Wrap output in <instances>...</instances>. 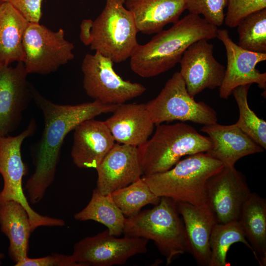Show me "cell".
<instances>
[{
	"label": "cell",
	"instance_id": "6da1fadb",
	"mask_svg": "<svg viewBox=\"0 0 266 266\" xmlns=\"http://www.w3.org/2000/svg\"><path fill=\"white\" fill-rule=\"evenodd\" d=\"M31 88L33 100L42 111L44 123L41 138L34 146V170L26 184L30 201L35 204L43 198L54 180L67 134L86 120L113 112L119 104L95 100L75 105L59 104L45 98L32 84Z\"/></svg>",
	"mask_w": 266,
	"mask_h": 266
},
{
	"label": "cell",
	"instance_id": "7a4b0ae2",
	"mask_svg": "<svg viewBox=\"0 0 266 266\" xmlns=\"http://www.w3.org/2000/svg\"><path fill=\"white\" fill-rule=\"evenodd\" d=\"M217 27L200 15L189 13L147 43L139 44L130 58L132 70L143 78L163 73L179 63L184 52L200 39L217 37Z\"/></svg>",
	"mask_w": 266,
	"mask_h": 266
},
{
	"label": "cell",
	"instance_id": "3957f363",
	"mask_svg": "<svg viewBox=\"0 0 266 266\" xmlns=\"http://www.w3.org/2000/svg\"><path fill=\"white\" fill-rule=\"evenodd\" d=\"M225 165L206 152L189 155L165 172L143 175L151 190L158 197L171 199L197 206L207 205L208 179Z\"/></svg>",
	"mask_w": 266,
	"mask_h": 266
},
{
	"label": "cell",
	"instance_id": "277c9868",
	"mask_svg": "<svg viewBox=\"0 0 266 266\" xmlns=\"http://www.w3.org/2000/svg\"><path fill=\"white\" fill-rule=\"evenodd\" d=\"M212 147L209 137L184 123L160 124L150 138L137 147L143 175L167 171L182 157L207 152Z\"/></svg>",
	"mask_w": 266,
	"mask_h": 266
},
{
	"label": "cell",
	"instance_id": "5b68a950",
	"mask_svg": "<svg viewBox=\"0 0 266 266\" xmlns=\"http://www.w3.org/2000/svg\"><path fill=\"white\" fill-rule=\"evenodd\" d=\"M123 233L153 241L166 258V265L188 252L184 223L176 202L169 198L161 197L159 203L152 209L126 218Z\"/></svg>",
	"mask_w": 266,
	"mask_h": 266
},
{
	"label": "cell",
	"instance_id": "8992f818",
	"mask_svg": "<svg viewBox=\"0 0 266 266\" xmlns=\"http://www.w3.org/2000/svg\"><path fill=\"white\" fill-rule=\"evenodd\" d=\"M125 0H105L92 29L91 49L116 63L131 58L139 45L134 17L125 7Z\"/></svg>",
	"mask_w": 266,
	"mask_h": 266
},
{
	"label": "cell",
	"instance_id": "52a82bcc",
	"mask_svg": "<svg viewBox=\"0 0 266 266\" xmlns=\"http://www.w3.org/2000/svg\"><path fill=\"white\" fill-rule=\"evenodd\" d=\"M36 124L32 119L26 129L17 135L0 138V174L3 186L0 192V202L15 200L19 202L28 213L33 232L40 226L61 227L65 225L64 220L40 215L30 205L23 188V178L27 168L21 154L24 140L32 136L36 130Z\"/></svg>",
	"mask_w": 266,
	"mask_h": 266
},
{
	"label": "cell",
	"instance_id": "ba28073f",
	"mask_svg": "<svg viewBox=\"0 0 266 266\" xmlns=\"http://www.w3.org/2000/svg\"><path fill=\"white\" fill-rule=\"evenodd\" d=\"M145 104L157 125L176 120L203 125L217 121V113L212 108L190 96L179 72H175L159 95Z\"/></svg>",
	"mask_w": 266,
	"mask_h": 266
},
{
	"label": "cell",
	"instance_id": "9c48e42d",
	"mask_svg": "<svg viewBox=\"0 0 266 266\" xmlns=\"http://www.w3.org/2000/svg\"><path fill=\"white\" fill-rule=\"evenodd\" d=\"M23 46L28 74H50L74 58V45L66 39L63 29L55 32L39 23H29Z\"/></svg>",
	"mask_w": 266,
	"mask_h": 266
},
{
	"label": "cell",
	"instance_id": "30bf717a",
	"mask_svg": "<svg viewBox=\"0 0 266 266\" xmlns=\"http://www.w3.org/2000/svg\"><path fill=\"white\" fill-rule=\"evenodd\" d=\"M81 70L86 94L101 102L120 104L141 96L146 90L141 84L124 80L115 71L113 62L98 52L85 55Z\"/></svg>",
	"mask_w": 266,
	"mask_h": 266
},
{
	"label": "cell",
	"instance_id": "8fae6325",
	"mask_svg": "<svg viewBox=\"0 0 266 266\" xmlns=\"http://www.w3.org/2000/svg\"><path fill=\"white\" fill-rule=\"evenodd\" d=\"M148 241L126 235L119 238L107 229L78 241L72 256L81 266L122 265L134 255L145 253Z\"/></svg>",
	"mask_w": 266,
	"mask_h": 266
},
{
	"label": "cell",
	"instance_id": "7c38bea8",
	"mask_svg": "<svg viewBox=\"0 0 266 266\" xmlns=\"http://www.w3.org/2000/svg\"><path fill=\"white\" fill-rule=\"evenodd\" d=\"M251 194L244 176L234 166H224L206 184L207 204L218 223L238 221Z\"/></svg>",
	"mask_w": 266,
	"mask_h": 266
},
{
	"label": "cell",
	"instance_id": "4fadbf2b",
	"mask_svg": "<svg viewBox=\"0 0 266 266\" xmlns=\"http://www.w3.org/2000/svg\"><path fill=\"white\" fill-rule=\"evenodd\" d=\"M28 73L23 62L0 66V138L14 131L33 100Z\"/></svg>",
	"mask_w": 266,
	"mask_h": 266
},
{
	"label": "cell",
	"instance_id": "5bb4252c",
	"mask_svg": "<svg viewBox=\"0 0 266 266\" xmlns=\"http://www.w3.org/2000/svg\"><path fill=\"white\" fill-rule=\"evenodd\" d=\"M208 40L191 44L179 62V72L193 98L206 89L220 87L224 77L226 68L214 58L213 45Z\"/></svg>",
	"mask_w": 266,
	"mask_h": 266
},
{
	"label": "cell",
	"instance_id": "9a60e30c",
	"mask_svg": "<svg viewBox=\"0 0 266 266\" xmlns=\"http://www.w3.org/2000/svg\"><path fill=\"white\" fill-rule=\"evenodd\" d=\"M224 44L227 65L224 77L219 87V96L227 99L236 87L246 84H257L266 89V73L257 69V65L266 60V53H259L242 49L235 43L226 29H218L217 37Z\"/></svg>",
	"mask_w": 266,
	"mask_h": 266
},
{
	"label": "cell",
	"instance_id": "2e32d148",
	"mask_svg": "<svg viewBox=\"0 0 266 266\" xmlns=\"http://www.w3.org/2000/svg\"><path fill=\"white\" fill-rule=\"evenodd\" d=\"M97 190L107 195L136 181L143 175L136 147L115 143L96 168Z\"/></svg>",
	"mask_w": 266,
	"mask_h": 266
},
{
	"label": "cell",
	"instance_id": "e0dca14e",
	"mask_svg": "<svg viewBox=\"0 0 266 266\" xmlns=\"http://www.w3.org/2000/svg\"><path fill=\"white\" fill-rule=\"evenodd\" d=\"M104 121L86 120L74 129L71 156L80 168H96L115 144Z\"/></svg>",
	"mask_w": 266,
	"mask_h": 266
},
{
	"label": "cell",
	"instance_id": "ac0fdd59",
	"mask_svg": "<svg viewBox=\"0 0 266 266\" xmlns=\"http://www.w3.org/2000/svg\"><path fill=\"white\" fill-rule=\"evenodd\" d=\"M104 121L115 141L138 147L152 134L154 123L144 103H122Z\"/></svg>",
	"mask_w": 266,
	"mask_h": 266
},
{
	"label": "cell",
	"instance_id": "d6986e66",
	"mask_svg": "<svg viewBox=\"0 0 266 266\" xmlns=\"http://www.w3.org/2000/svg\"><path fill=\"white\" fill-rule=\"evenodd\" d=\"M200 131L207 133L212 142V147L206 153L225 166H234L242 157L265 150L235 123L231 125L217 123L205 125Z\"/></svg>",
	"mask_w": 266,
	"mask_h": 266
},
{
	"label": "cell",
	"instance_id": "ffe728a7",
	"mask_svg": "<svg viewBox=\"0 0 266 266\" xmlns=\"http://www.w3.org/2000/svg\"><path fill=\"white\" fill-rule=\"evenodd\" d=\"M177 210L183 218L188 252L197 264L208 266L210 259V237L217 223L207 205L197 206L183 202H176Z\"/></svg>",
	"mask_w": 266,
	"mask_h": 266
},
{
	"label": "cell",
	"instance_id": "44dd1931",
	"mask_svg": "<svg viewBox=\"0 0 266 266\" xmlns=\"http://www.w3.org/2000/svg\"><path fill=\"white\" fill-rule=\"evenodd\" d=\"M124 5L132 13L138 32L146 34L174 23L186 9L184 0H126Z\"/></svg>",
	"mask_w": 266,
	"mask_h": 266
},
{
	"label": "cell",
	"instance_id": "7402d4cb",
	"mask_svg": "<svg viewBox=\"0 0 266 266\" xmlns=\"http://www.w3.org/2000/svg\"><path fill=\"white\" fill-rule=\"evenodd\" d=\"M0 228L9 239V255L16 266L28 257L29 238L33 233L28 213L19 202H0Z\"/></svg>",
	"mask_w": 266,
	"mask_h": 266
},
{
	"label": "cell",
	"instance_id": "603a6c76",
	"mask_svg": "<svg viewBox=\"0 0 266 266\" xmlns=\"http://www.w3.org/2000/svg\"><path fill=\"white\" fill-rule=\"evenodd\" d=\"M29 23L10 3L0 5V66L24 62L23 37Z\"/></svg>",
	"mask_w": 266,
	"mask_h": 266
},
{
	"label": "cell",
	"instance_id": "cb8c5ba5",
	"mask_svg": "<svg viewBox=\"0 0 266 266\" xmlns=\"http://www.w3.org/2000/svg\"><path fill=\"white\" fill-rule=\"evenodd\" d=\"M260 266L266 264V200L251 193L238 220Z\"/></svg>",
	"mask_w": 266,
	"mask_h": 266
},
{
	"label": "cell",
	"instance_id": "d4e9b609",
	"mask_svg": "<svg viewBox=\"0 0 266 266\" xmlns=\"http://www.w3.org/2000/svg\"><path fill=\"white\" fill-rule=\"evenodd\" d=\"M80 221L92 220L106 226L110 234L119 236L123 233L126 217L112 200L110 194L93 191L91 199L82 210L74 215Z\"/></svg>",
	"mask_w": 266,
	"mask_h": 266
},
{
	"label": "cell",
	"instance_id": "484cf974",
	"mask_svg": "<svg viewBox=\"0 0 266 266\" xmlns=\"http://www.w3.org/2000/svg\"><path fill=\"white\" fill-rule=\"evenodd\" d=\"M237 242L243 243L248 247L258 261L238 221L223 224L217 223L210 237L211 254L208 266H230V264L227 261V253L230 247Z\"/></svg>",
	"mask_w": 266,
	"mask_h": 266
},
{
	"label": "cell",
	"instance_id": "4316f807",
	"mask_svg": "<svg viewBox=\"0 0 266 266\" xmlns=\"http://www.w3.org/2000/svg\"><path fill=\"white\" fill-rule=\"evenodd\" d=\"M110 195L126 218L136 215L148 204L157 205L161 199L151 190L142 177Z\"/></svg>",
	"mask_w": 266,
	"mask_h": 266
},
{
	"label": "cell",
	"instance_id": "83f0119b",
	"mask_svg": "<svg viewBox=\"0 0 266 266\" xmlns=\"http://www.w3.org/2000/svg\"><path fill=\"white\" fill-rule=\"evenodd\" d=\"M251 84L238 86L232 91L237 104L239 116L236 125L265 150L266 149V122L250 108L248 94Z\"/></svg>",
	"mask_w": 266,
	"mask_h": 266
},
{
	"label": "cell",
	"instance_id": "f1b7e54d",
	"mask_svg": "<svg viewBox=\"0 0 266 266\" xmlns=\"http://www.w3.org/2000/svg\"><path fill=\"white\" fill-rule=\"evenodd\" d=\"M237 27L239 47L256 53H266V8L249 15Z\"/></svg>",
	"mask_w": 266,
	"mask_h": 266
},
{
	"label": "cell",
	"instance_id": "f546056e",
	"mask_svg": "<svg viewBox=\"0 0 266 266\" xmlns=\"http://www.w3.org/2000/svg\"><path fill=\"white\" fill-rule=\"evenodd\" d=\"M186 9L190 13L200 15L217 27L224 22L225 8L228 0H184Z\"/></svg>",
	"mask_w": 266,
	"mask_h": 266
},
{
	"label": "cell",
	"instance_id": "4dcf8cb0",
	"mask_svg": "<svg viewBox=\"0 0 266 266\" xmlns=\"http://www.w3.org/2000/svg\"><path fill=\"white\" fill-rule=\"evenodd\" d=\"M224 23L231 28L249 15L266 8V0H228Z\"/></svg>",
	"mask_w": 266,
	"mask_h": 266
},
{
	"label": "cell",
	"instance_id": "1f68e13d",
	"mask_svg": "<svg viewBox=\"0 0 266 266\" xmlns=\"http://www.w3.org/2000/svg\"><path fill=\"white\" fill-rule=\"evenodd\" d=\"M16 266H81L71 255L52 253L51 255L38 258H30L16 265Z\"/></svg>",
	"mask_w": 266,
	"mask_h": 266
},
{
	"label": "cell",
	"instance_id": "d6a6232c",
	"mask_svg": "<svg viewBox=\"0 0 266 266\" xmlns=\"http://www.w3.org/2000/svg\"><path fill=\"white\" fill-rule=\"evenodd\" d=\"M10 3L29 22L39 23L42 17V0H2Z\"/></svg>",
	"mask_w": 266,
	"mask_h": 266
},
{
	"label": "cell",
	"instance_id": "836d02e7",
	"mask_svg": "<svg viewBox=\"0 0 266 266\" xmlns=\"http://www.w3.org/2000/svg\"><path fill=\"white\" fill-rule=\"evenodd\" d=\"M93 21L91 19H84L80 25V39L86 46L90 45L92 40V29Z\"/></svg>",
	"mask_w": 266,
	"mask_h": 266
},
{
	"label": "cell",
	"instance_id": "e575fe53",
	"mask_svg": "<svg viewBox=\"0 0 266 266\" xmlns=\"http://www.w3.org/2000/svg\"><path fill=\"white\" fill-rule=\"evenodd\" d=\"M4 257V255L3 253H0V265L1 264L0 260Z\"/></svg>",
	"mask_w": 266,
	"mask_h": 266
},
{
	"label": "cell",
	"instance_id": "d590c367",
	"mask_svg": "<svg viewBox=\"0 0 266 266\" xmlns=\"http://www.w3.org/2000/svg\"><path fill=\"white\" fill-rule=\"evenodd\" d=\"M2 0H0V5L1 4V3L2 2Z\"/></svg>",
	"mask_w": 266,
	"mask_h": 266
}]
</instances>
